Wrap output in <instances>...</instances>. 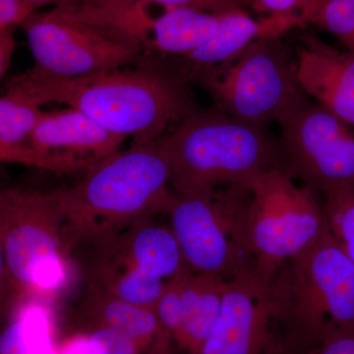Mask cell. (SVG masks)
Listing matches in <instances>:
<instances>
[{
    "instance_id": "1",
    "label": "cell",
    "mask_w": 354,
    "mask_h": 354,
    "mask_svg": "<svg viewBox=\"0 0 354 354\" xmlns=\"http://www.w3.org/2000/svg\"><path fill=\"white\" fill-rule=\"evenodd\" d=\"M6 92L41 106L64 104L114 134L149 143L198 108L189 82L164 57L145 55L133 66L62 77L31 68L9 79Z\"/></svg>"
},
{
    "instance_id": "2",
    "label": "cell",
    "mask_w": 354,
    "mask_h": 354,
    "mask_svg": "<svg viewBox=\"0 0 354 354\" xmlns=\"http://www.w3.org/2000/svg\"><path fill=\"white\" fill-rule=\"evenodd\" d=\"M171 172L160 138L133 143L91 167L64 187V241L70 254L146 218L165 214Z\"/></svg>"
},
{
    "instance_id": "3",
    "label": "cell",
    "mask_w": 354,
    "mask_h": 354,
    "mask_svg": "<svg viewBox=\"0 0 354 354\" xmlns=\"http://www.w3.org/2000/svg\"><path fill=\"white\" fill-rule=\"evenodd\" d=\"M268 293L286 354L301 353L333 330L354 326V263L328 228L279 270Z\"/></svg>"
},
{
    "instance_id": "4",
    "label": "cell",
    "mask_w": 354,
    "mask_h": 354,
    "mask_svg": "<svg viewBox=\"0 0 354 354\" xmlns=\"http://www.w3.org/2000/svg\"><path fill=\"white\" fill-rule=\"evenodd\" d=\"M178 123L160 138L174 193L243 183L283 165L279 143L264 127L235 120L216 106L197 108Z\"/></svg>"
},
{
    "instance_id": "5",
    "label": "cell",
    "mask_w": 354,
    "mask_h": 354,
    "mask_svg": "<svg viewBox=\"0 0 354 354\" xmlns=\"http://www.w3.org/2000/svg\"><path fill=\"white\" fill-rule=\"evenodd\" d=\"M64 230V187L0 190V239L20 298L55 304L71 288L78 270Z\"/></svg>"
},
{
    "instance_id": "6",
    "label": "cell",
    "mask_w": 354,
    "mask_h": 354,
    "mask_svg": "<svg viewBox=\"0 0 354 354\" xmlns=\"http://www.w3.org/2000/svg\"><path fill=\"white\" fill-rule=\"evenodd\" d=\"M35 68L79 77L133 66L145 55L138 39L115 24L97 0L64 2L21 24Z\"/></svg>"
},
{
    "instance_id": "7",
    "label": "cell",
    "mask_w": 354,
    "mask_h": 354,
    "mask_svg": "<svg viewBox=\"0 0 354 354\" xmlns=\"http://www.w3.org/2000/svg\"><path fill=\"white\" fill-rule=\"evenodd\" d=\"M244 183L249 199L243 234L251 274L268 288L288 261L325 232L322 200L315 191L298 185L283 165L259 172Z\"/></svg>"
},
{
    "instance_id": "8",
    "label": "cell",
    "mask_w": 354,
    "mask_h": 354,
    "mask_svg": "<svg viewBox=\"0 0 354 354\" xmlns=\"http://www.w3.org/2000/svg\"><path fill=\"white\" fill-rule=\"evenodd\" d=\"M245 183L174 193L165 209L188 271L228 281L251 274L243 234Z\"/></svg>"
},
{
    "instance_id": "9",
    "label": "cell",
    "mask_w": 354,
    "mask_h": 354,
    "mask_svg": "<svg viewBox=\"0 0 354 354\" xmlns=\"http://www.w3.org/2000/svg\"><path fill=\"white\" fill-rule=\"evenodd\" d=\"M215 106L235 120L264 127L304 97L295 53L281 38L260 39L225 64L192 74Z\"/></svg>"
},
{
    "instance_id": "10",
    "label": "cell",
    "mask_w": 354,
    "mask_h": 354,
    "mask_svg": "<svg viewBox=\"0 0 354 354\" xmlns=\"http://www.w3.org/2000/svg\"><path fill=\"white\" fill-rule=\"evenodd\" d=\"M283 167L317 194L354 187V127L304 95L281 116Z\"/></svg>"
},
{
    "instance_id": "11",
    "label": "cell",
    "mask_w": 354,
    "mask_h": 354,
    "mask_svg": "<svg viewBox=\"0 0 354 354\" xmlns=\"http://www.w3.org/2000/svg\"><path fill=\"white\" fill-rule=\"evenodd\" d=\"M192 354H286L268 288L251 274L227 281L218 320Z\"/></svg>"
},
{
    "instance_id": "12",
    "label": "cell",
    "mask_w": 354,
    "mask_h": 354,
    "mask_svg": "<svg viewBox=\"0 0 354 354\" xmlns=\"http://www.w3.org/2000/svg\"><path fill=\"white\" fill-rule=\"evenodd\" d=\"M124 137L109 131L76 109L44 111L32 133L35 150L58 174L87 171L120 150Z\"/></svg>"
},
{
    "instance_id": "13",
    "label": "cell",
    "mask_w": 354,
    "mask_h": 354,
    "mask_svg": "<svg viewBox=\"0 0 354 354\" xmlns=\"http://www.w3.org/2000/svg\"><path fill=\"white\" fill-rule=\"evenodd\" d=\"M85 290L153 308L167 281L142 271L118 235L80 247L72 253Z\"/></svg>"
},
{
    "instance_id": "14",
    "label": "cell",
    "mask_w": 354,
    "mask_h": 354,
    "mask_svg": "<svg viewBox=\"0 0 354 354\" xmlns=\"http://www.w3.org/2000/svg\"><path fill=\"white\" fill-rule=\"evenodd\" d=\"M297 78L312 102L354 127V51L306 35L295 51Z\"/></svg>"
},
{
    "instance_id": "15",
    "label": "cell",
    "mask_w": 354,
    "mask_h": 354,
    "mask_svg": "<svg viewBox=\"0 0 354 354\" xmlns=\"http://www.w3.org/2000/svg\"><path fill=\"white\" fill-rule=\"evenodd\" d=\"M299 26L298 17L256 20L243 8L234 9L223 14L218 32L206 44L184 57L165 58L188 81L196 72L225 64L258 39L281 38Z\"/></svg>"
},
{
    "instance_id": "16",
    "label": "cell",
    "mask_w": 354,
    "mask_h": 354,
    "mask_svg": "<svg viewBox=\"0 0 354 354\" xmlns=\"http://www.w3.org/2000/svg\"><path fill=\"white\" fill-rule=\"evenodd\" d=\"M147 2L142 20L145 55L162 57H184L215 36L223 13L187 7H162Z\"/></svg>"
},
{
    "instance_id": "17",
    "label": "cell",
    "mask_w": 354,
    "mask_h": 354,
    "mask_svg": "<svg viewBox=\"0 0 354 354\" xmlns=\"http://www.w3.org/2000/svg\"><path fill=\"white\" fill-rule=\"evenodd\" d=\"M76 317L85 330L109 328L131 337L150 354H171V337L153 308L85 290Z\"/></svg>"
},
{
    "instance_id": "18",
    "label": "cell",
    "mask_w": 354,
    "mask_h": 354,
    "mask_svg": "<svg viewBox=\"0 0 354 354\" xmlns=\"http://www.w3.org/2000/svg\"><path fill=\"white\" fill-rule=\"evenodd\" d=\"M179 279L180 324L171 342L183 354H192L201 346L218 320L227 281L188 270L180 274Z\"/></svg>"
},
{
    "instance_id": "19",
    "label": "cell",
    "mask_w": 354,
    "mask_h": 354,
    "mask_svg": "<svg viewBox=\"0 0 354 354\" xmlns=\"http://www.w3.org/2000/svg\"><path fill=\"white\" fill-rule=\"evenodd\" d=\"M0 329V354H58L55 304L35 297L20 298Z\"/></svg>"
},
{
    "instance_id": "20",
    "label": "cell",
    "mask_w": 354,
    "mask_h": 354,
    "mask_svg": "<svg viewBox=\"0 0 354 354\" xmlns=\"http://www.w3.org/2000/svg\"><path fill=\"white\" fill-rule=\"evenodd\" d=\"M116 235L140 269L153 278L169 281L187 270L171 227L153 218L140 221Z\"/></svg>"
},
{
    "instance_id": "21",
    "label": "cell",
    "mask_w": 354,
    "mask_h": 354,
    "mask_svg": "<svg viewBox=\"0 0 354 354\" xmlns=\"http://www.w3.org/2000/svg\"><path fill=\"white\" fill-rule=\"evenodd\" d=\"M41 106L19 95L0 97V164H17L51 171L48 160L32 146L31 136Z\"/></svg>"
},
{
    "instance_id": "22",
    "label": "cell",
    "mask_w": 354,
    "mask_h": 354,
    "mask_svg": "<svg viewBox=\"0 0 354 354\" xmlns=\"http://www.w3.org/2000/svg\"><path fill=\"white\" fill-rule=\"evenodd\" d=\"M298 19L300 26L318 28L354 51V0H307Z\"/></svg>"
},
{
    "instance_id": "23",
    "label": "cell",
    "mask_w": 354,
    "mask_h": 354,
    "mask_svg": "<svg viewBox=\"0 0 354 354\" xmlns=\"http://www.w3.org/2000/svg\"><path fill=\"white\" fill-rule=\"evenodd\" d=\"M321 197L330 236L354 263V187L330 191Z\"/></svg>"
},
{
    "instance_id": "24",
    "label": "cell",
    "mask_w": 354,
    "mask_h": 354,
    "mask_svg": "<svg viewBox=\"0 0 354 354\" xmlns=\"http://www.w3.org/2000/svg\"><path fill=\"white\" fill-rule=\"evenodd\" d=\"M88 330L99 342L102 354H142L144 349L128 335L109 328H91Z\"/></svg>"
},
{
    "instance_id": "25",
    "label": "cell",
    "mask_w": 354,
    "mask_h": 354,
    "mask_svg": "<svg viewBox=\"0 0 354 354\" xmlns=\"http://www.w3.org/2000/svg\"><path fill=\"white\" fill-rule=\"evenodd\" d=\"M297 354H354V326L333 330L315 346Z\"/></svg>"
},
{
    "instance_id": "26",
    "label": "cell",
    "mask_w": 354,
    "mask_h": 354,
    "mask_svg": "<svg viewBox=\"0 0 354 354\" xmlns=\"http://www.w3.org/2000/svg\"><path fill=\"white\" fill-rule=\"evenodd\" d=\"M242 6L250 7L264 17H298L307 0H241Z\"/></svg>"
},
{
    "instance_id": "27",
    "label": "cell",
    "mask_w": 354,
    "mask_h": 354,
    "mask_svg": "<svg viewBox=\"0 0 354 354\" xmlns=\"http://www.w3.org/2000/svg\"><path fill=\"white\" fill-rule=\"evenodd\" d=\"M162 7H187L209 12L223 13L243 8L241 0H141Z\"/></svg>"
},
{
    "instance_id": "28",
    "label": "cell",
    "mask_w": 354,
    "mask_h": 354,
    "mask_svg": "<svg viewBox=\"0 0 354 354\" xmlns=\"http://www.w3.org/2000/svg\"><path fill=\"white\" fill-rule=\"evenodd\" d=\"M58 354H102V351L90 332L79 330L59 342Z\"/></svg>"
},
{
    "instance_id": "29",
    "label": "cell",
    "mask_w": 354,
    "mask_h": 354,
    "mask_svg": "<svg viewBox=\"0 0 354 354\" xmlns=\"http://www.w3.org/2000/svg\"><path fill=\"white\" fill-rule=\"evenodd\" d=\"M20 299L7 271L3 248L0 239V320L6 319Z\"/></svg>"
},
{
    "instance_id": "30",
    "label": "cell",
    "mask_w": 354,
    "mask_h": 354,
    "mask_svg": "<svg viewBox=\"0 0 354 354\" xmlns=\"http://www.w3.org/2000/svg\"><path fill=\"white\" fill-rule=\"evenodd\" d=\"M34 12L25 0H0V26H21Z\"/></svg>"
},
{
    "instance_id": "31",
    "label": "cell",
    "mask_w": 354,
    "mask_h": 354,
    "mask_svg": "<svg viewBox=\"0 0 354 354\" xmlns=\"http://www.w3.org/2000/svg\"><path fill=\"white\" fill-rule=\"evenodd\" d=\"M15 46L13 27L0 26V81L3 78L6 70L10 64Z\"/></svg>"
},
{
    "instance_id": "32",
    "label": "cell",
    "mask_w": 354,
    "mask_h": 354,
    "mask_svg": "<svg viewBox=\"0 0 354 354\" xmlns=\"http://www.w3.org/2000/svg\"><path fill=\"white\" fill-rule=\"evenodd\" d=\"M25 1L36 12L41 7L50 6V4L55 6V4L64 3V2L83 1V0H25Z\"/></svg>"
}]
</instances>
